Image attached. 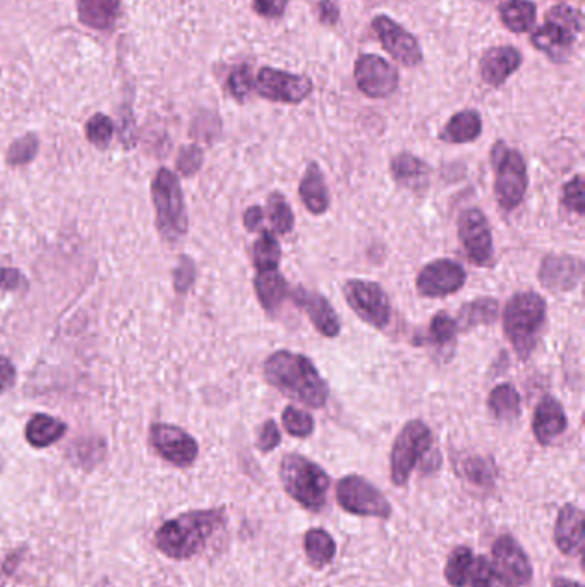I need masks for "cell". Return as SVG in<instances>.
<instances>
[{"label":"cell","instance_id":"cell-26","mask_svg":"<svg viewBox=\"0 0 585 587\" xmlns=\"http://www.w3.org/2000/svg\"><path fill=\"white\" fill-rule=\"evenodd\" d=\"M254 289L268 315H275L290 294L289 285L278 270L258 273V277L254 279Z\"/></svg>","mask_w":585,"mask_h":587},{"label":"cell","instance_id":"cell-44","mask_svg":"<svg viewBox=\"0 0 585 587\" xmlns=\"http://www.w3.org/2000/svg\"><path fill=\"white\" fill-rule=\"evenodd\" d=\"M203 165V150L200 146H184L177 160V169L181 170L182 176H193Z\"/></svg>","mask_w":585,"mask_h":587},{"label":"cell","instance_id":"cell-48","mask_svg":"<svg viewBox=\"0 0 585 587\" xmlns=\"http://www.w3.org/2000/svg\"><path fill=\"white\" fill-rule=\"evenodd\" d=\"M318 18H320L323 25H337V21L340 19L337 4L333 0H321L320 4H318Z\"/></svg>","mask_w":585,"mask_h":587},{"label":"cell","instance_id":"cell-52","mask_svg":"<svg viewBox=\"0 0 585 587\" xmlns=\"http://www.w3.org/2000/svg\"><path fill=\"white\" fill-rule=\"evenodd\" d=\"M551 587H582V584L572 581V579H567V577H556L551 582Z\"/></svg>","mask_w":585,"mask_h":587},{"label":"cell","instance_id":"cell-36","mask_svg":"<svg viewBox=\"0 0 585 587\" xmlns=\"http://www.w3.org/2000/svg\"><path fill=\"white\" fill-rule=\"evenodd\" d=\"M266 213H268V220L272 229L278 234H289L290 230L294 229V213L290 208L289 203L285 200V196L280 193H272L268 196V203H266Z\"/></svg>","mask_w":585,"mask_h":587},{"label":"cell","instance_id":"cell-35","mask_svg":"<svg viewBox=\"0 0 585 587\" xmlns=\"http://www.w3.org/2000/svg\"><path fill=\"white\" fill-rule=\"evenodd\" d=\"M474 553L467 546H457L448 557L445 565V579L452 587H465L469 584Z\"/></svg>","mask_w":585,"mask_h":587},{"label":"cell","instance_id":"cell-49","mask_svg":"<svg viewBox=\"0 0 585 587\" xmlns=\"http://www.w3.org/2000/svg\"><path fill=\"white\" fill-rule=\"evenodd\" d=\"M23 282H25V279L21 277V273L18 270H14V268H0V289H4V291H16Z\"/></svg>","mask_w":585,"mask_h":587},{"label":"cell","instance_id":"cell-33","mask_svg":"<svg viewBox=\"0 0 585 587\" xmlns=\"http://www.w3.org/2000/svg\"><path fill=\"white\" fill-rule=\"evenodd\" d=\"M459 471L469 483L479 488H491L495 485L496 469L493 462L479 455L460 459Z\"/></svg>","mask_w":585,"mask_h":587},{"label":"cell","instance_id":"cell-6","mask_svg":"<svg viewBox=\"0 0 585 587\" xmlns=\"http://www.w3.org/2000/svg\"><path fill=\"white\" fill-rule=\"evenodd\" d=\"M153 205L157 210V229L165 241H177L187 232V212L181 184L174 172L158 170L151 184Z\"/></svg>","mask_w":585,"mask_h":587},{"label":"cell","instance_id":"cell-27","mask_svg":"<svg viewBox=\"0 0 585 587\" xmlns=\"http://www.w3.org/2000/svg\"><path fill=\"white\" fill-rule=\"evenodd\" d=\"M121 0H78L79 21L93 30L114 26Z\"/></svg>","mask_w":585,"mask_h":587},{"label":"cell","instance_id":"cell-45","mask_svg":"<svg viewBox=\"0 0 585 587\" xmlns=\"http://www.w3.org/2000/svg\"><path fill=\"white\" fill-rule=\"evenodd\" d=\"M175 291L184 292L189 291L191 289V285L194 284V279H196V267H194V261L191 258H187V256H182L181 261H179V267L175 270Z\"/></svg>","mask_w":585,"mask_h":587},{"label":"cell","instance_id":"cell-4","mask_svg":"<svg viewBox=\"0 0 585 587\" xmlns=\"http://www.w3.org/2000/svg\"><path fill=\"white\" fill-rule=\"evenodd\" d=\"M278 474L289 497L304 509L320 512L325 507L330 490V476L316 462L304 455H285L280 462Z\"/></svg>","mask_w":585,"mask_h":587},{"label":"cell","instance_id":"cell-16","mask_svg":"<svg viewBox=\"0 0 585 587\" xmlns=\"http://www.w3.org/2000/svg\"><path fill=\"white\" fill-rule=\"evenodd\" d=\"M373 30L376 37L380 38L383 49L402 66L416 67L423 62V50L417 38L404 30L397 21L388 16H376L373 19Z\"/></svg>","mask_w":585,"mask_h":587},{"label":"cell","instance_id":"cell-11","mask_svg":"<svg viewBox=\"0 0 585 587\" xmlns=\"http://www.w3.org/2000/svg\"><path fill=\"white\" fill-rule=\"evenodd\" d=\"M254 90L258 91L261 98L270 100V102L297 105L311 95L313 81L308 76H301V74L278 71L273 67H263L254 81Z\"/></svg>","mask_w":585,"mask_h":587},{"label":"cell","instance_id":"cell-1","mask_svg":"<svg viewBox=\"0 0 585 587\" xmlns=\"http://www.w3.org/2000/svg\"><path fill=\"white\" fill-rule=\"evenodd\" d=\"M227 522L225 509L189 510L165 522L155 534V546L172 560L198 555Z\"/></svg>","mask_w":585,"mask_h":587},{"label":"cell","instance_id":"cell-47","mask_svg":"<svg viewBox=\"0 0 585 587\" xmlns=\"http://www.w3.org/2000/svg\"><path fill=\"white\" fill-rule=\"evenodd\" d=\"M287 0H253L254 13L266 19H277L284 16Z\"/></svg>","mask_w":585,"mask_h":587},{"label":"cell","instance_id":"cell-21","mask_svg":"<svg viewBox=\"0 0 585 587\" xmlns=\"http://www.w3.org/2000/svg\"><path fill=\"white\" fill-rule=\"evenodd\" d=\"M522 54L515 47H493L483 55L479 62V73L484 83L489 86L505 85L513 73L519 71Z\"/></svg>","mask_w":585,"mask_h":587},{"label":"cell","instance_id":"cell-30","mask_svg":"<svg viewBox=\"0 0 585 587\" xmlns=\"http://www.w3.org/2000/svg\"><path fill=\"white\" fill-rule=\"evenodd\" d=\"M500 19L512 33H527L536 25V4L531 0H505L500 6Z\"/></svg>","mask_w":585,"mask_h":587},{"label":"cell","instance_id":"cell-28","mask_svg":"<svg viewBox=\"0 0 585 587\" xmlns=\"http://www.w3.org/2000/svg\"><path fill=\"white\" fill-rule=\"evenodd\" d=\"M498 308L500 304L493 297L474 299L460 309L459 316L455 318L457 328L462 332H469L471 328L479 325H491L498 318Z\"/></svg>","mask_w":585,"mask_h":587},{"label":"cell","instance_id":"cell-9","mask_svg":"<svg viewBox=\"0 0 585 587\" xmlns=\"http://www.w3.org/2000/svg\"><path fill=\"white\" fill-rule=\"evenodd\" d=\"M337 502L345 512L361 517L390 519L392 505L368 479L350 474L340 479L337 485Z\"/></svg>","mask_w":585,"mask_h":587},{"label":"cell","instance_id":"cell-18","mask_svg":"<svg viewBox=\"0 0 585 587\" xmlns=\"http://www.w3.org/2000/svg\"><path fill=\"white\" fill-rule=\"evenodd\" d=\"M584 277V263L570 255L544 256L539 267V282L548 291L570 292Z\"/></svg>","mask_w":585,"mask_h":587},{"label":"cell","instance_id":"cell-46","mask_svg":"<svg viewBox=\"0 0 585 587\" xmlns=\"http://www.w3.org/2000/svg\"><path fill=\"white\" fill-rule=\"evenodd\" d=\"M282 435L278 431V426L273 419H268L263 426H261L260 436H258V448L261 452H272L280 445Z\"/></svg>","mask_w":585,"mask_h":587},{"label":"cell","instance_id":"cell-37","mask_svg":"<svg viewBox=\"0 0 585 587\" xmlns=\"http://www.w3.org/2000/svg\"><path fill=\"white\" fill-rule=\"evenodd\" d=\"M459 332L455 318L447 315V313H438V315L431 320L428 333L424 339L419 340V344L435 345V347H447L452 345L455 340V335Z\"/></svg>","mask_w":585,"mask_h":587},{"label":"cell","instance_id":"cell-10","mask_svg":"<svg viewBox=\"0 0 585 587\" xmlns=\"http://www.w3.org/2000/svg\"><path fill=\"white\" fill-rule=\"evenodd\" d=\"M345 301L362 321L383 330L392 318V306L381 285L369 280H349L344 285Z\"/></svg>","mask_w":585,"mask_h":587},{"label":"cell","instance_id":"cell-50","mask_svg":"<svg viewBox=\"0 0 585 587\" xmlns=\"http://www.w3.org/2000/svg\"><path fill=\"white\" fill-rule=\"evenodd\" d=\"M16 382V368L7 358H0V394L13 387Z\"/></svg>","mask_w":585,"mask_h":587},{"label":"cell","instance_id":"cell-29","mask_svg":"<svg viewBox=\"0 0 585 587\" xmlns=\"http://www.w3.org/2000/svg\"><path fill=\"white\" fill-rule=\"evenodd\" d=\"M67 424L47 414H37L26 424V440L35 448L50 447L66 435Z\"/></svg>","mask_w":585,"mask_h":587},{"label":"cell","instance_id":"cell-20","mask_svg":"<svg viewBox=\"0 0 585 587\" xmlns=\"http://www.w3.org/2000/svg\"><path fill=\"white\" fill-rule=\"evenodd\" d=\"M555 545L563 555L575 557L582 553L584 548V512L567 503L556 517L555 531H553Z\"/></svg>","mask_w":585,"mask_h":587},{"label":"cell","instance_id":"cell-23","mask_svg":"<svg viewBox=\"0 0 585 587\" xmlns=\"http://www.w3.org/2000/svg\"><path fill=\"white\" fill-rule=\"evenodd\" d=\"M392 177L400 186L421 191L429 182V167L421 158L414 157L412 153H399L390 162Z\"/></svg>","mask_w":585,"mask_h":587},{"label":"cell","instance_id":"cell-12","mask_svg":"<svg viewBox=\"0 0 585 587\" xmlns=\"http://www.w3.org/2000/svg\"><path fill=\"white\" fill-rule=\"evenodd\" d=\"M493 572L505 587H524L532 581V565L522 546L510 536L501 534L493 543Z\"/></svg>","mask_w":585,"mask_h":587},{"label":"cell","instance_id":"cell-22","mask_svg":"<svg viewBox=\"0 0 585 587\" xmlns=\"http://www.w3.org/2000/svg\"><path fill=\"white\" fill-rule=\"evenodd\" d=\"M565 430H567V414L563 411L560 400H556L551 395H544L537 404L534 421H532V431L537 442L541 445H551L558 436L563 435Z\"/></svg>","mask_w":585,"mask_h":587},{"label":"cell","instance_id":"cell-34","mask_svg":"<svg viewBox=\"0 0 585 587\" xmlns=\"http://www.w3.org/2000/svg\"><path fill=\"white\" fill-rule=\"evenodd\" d=\"M282 260V249L270 230H261V236L253 246V263L258 272L277 270Z\"/></svg>","mask_w":585,"mask_h":587},{"label":"cell","instance_id":"cell-51","mask_svg":"<svg viewBox=\"0 0 585 587\" xmlns=\"http://www.w3.org/2000/svg\"><path fill=\"white\" fill-rule=\"evenodd\" d=\"M263 220H265V213H263L261 206H251V208H248V212L244 213V225H246L249 232L261 230Z\"/></svg>","mask_w":585,"mask_h":587},{"label":"cell","instance_id":"cell-43","mask_svg":"<svg viewBox=\"0 0 585 587\" xmlns=\"http://www.w3.org/2000/svg\"><path fill=\"white\" fill-rule=\"evenodd\" d=\"M469 582H471V587H495V572H493L488 558L483 555L474 558Z\"/></svg>","mask_w":585,"mask_h":587},{"label":"cell","instance_id":"cell-31","mask_svg":"<svg viewBox=\"0 0 585 587\" xmlns=\"http://www.w3.org/2000/svg\"><path fill=\"white\" fill-rule=\"evenodd\" d=\"M304 551L314 569H323L335 557L337 545L325 529L316 527V529H309L304 536Z\"/></svg>","mask_w":585,"mask_h":587},{"label":"cell","instance_id":"cell-42","mask_svg":"<svg viewBox=\"0 0 585 587\" xmlns=\"http://www.w3.org/2000/svg\"><path fill=\"white\" fill-rule=\"evenodd\" d=\"M563 205L577 215H584V177L575 176L563 189Z\"/></svg>","mask_w":585,"mask_h":587},{"label":"cell","instance_id":"cell-7","mask_svg":"<svg viewBox=\"0 0 585 587\" xmlns=\"http://www.w3.org/2000/svg\"><path fill=\"white\" fill-rule=\"evenodd\" d=\"M491 158L496 170V200L505 212H512L513 208H517L524 200L527 184H529L524 157L519 150L510 148L503 141H498L493 148Z\"/></svg>","mask_w":585,"mask_h":587},{"label":"cell","instance_id":"cell-13","mask_svg":"<svg viewBox=\"0 0 585 587\" xmlns=\"http://www.w3.org/2000/svg\"><path fill=\"white\" fill-rule=\"evenodd\" d=\"M459 237L471 263L477 267H488L493 261V234L488 218L479 208H467L460 213Z\"/></svg>","mask_w":585,"mask_h":587},{"label":"cell","instance_id":"cell-24","mask_svg":"<svg viewBox=\"0 0 585 587\" xmlns=\"http://www.w3.org/2000/svg\"><path fill=\"white\" fill-rule=\"evenodd\" d=\"M483 133V119L476 110H462L441 129L440 140L452 145L476 141Z\"/></svg>","mask_w":585,"mask_h":587},{"label":"cell","instance_id":"cell-17","mask_svg":"<svg viewBox=\"0 0 585 587\" xmlns=\"http://www.w3.org/2000/svg\"><path fill=\"white\" fill-rule=\"evenodd\" d=\"M467 273L457 261L435 260L419 272L416 289L424 297H445L464 287Z\"/></svg>","mask_w":585,"mask_h":587},{"label":"cell","instance_id":"cell-38","mask_svg":"<svg viewBox=\"0 0 585 587\" xmlns=\"http://www.w3.org/2000/svg\"><path fill=\"white\" fill-rule=\"evenodd\" d=\"M282 423H284L285 431L297 438H306L314 431V419L308 412L301 411L297 407H285V411L282 412Z\"/></svg>","mask_w":585,"mask_h":587},{"label":"cell","instance_id":"cell-19","mask_svg":"<svg viewBox=\"0 0 585 587\" xmlns=\"http://www.w3.org/2000/svg\"><path fill=\"white\" fill-rule=\"evenodd\" d=\"M289 297L296 303L297 308H301L309 316L314 328L321 335L330 339L337 337L340 333V320L326 297L318 292L306 291L302 287L290 291Z\"/></svg>","mask_w":585,"mask_h":587},{"label":"cell","instance_id":"cell-40","mask_svg":"<svg viewBox=\"0 0 585 587\" xmlns=\"http://www.w3.org/2000/svg\"><path fill=\"white\" fill-rule=\"evenodd\" d=\"M38 138L35 134H26L21 140L14 141L9 152L7 162L9 165H25L31 162L38 152Z\"/></svg>","mask_w":585,"mask_h":587},{"label":"cell","instance_id":"cell-14","mask_svg":"<svg viewBox=\"0 0 585 587\" xmlns=\"http://www.w3.org/2000/svg\"><path fill=\"white\" fill-rule=\"evenodd\" d=\"M354 78L359 91L369 98H388L399 88V71L380 55H361Z\"/></svg>","mask_w":585,"mask_h":587},{"label":"cell","instance_id":"cell-2","mask_svg":"<svg viewBox=\"0 0 585 587\" xmlns=\"http://www.w3.org/2000/svg\"><path fill=\"white\" fill-rule=\"evenodd\" d=\"M266 382L280 394L301 402L304 406L321 409L328 400V387L313 361L290 351L273 352L265 363Z\"/></svg>","mask_w":585,"mask_h":587},{"label":"cell","instance_id":"cell-41","mask_svg":"<svg viewBox=\"0 0 585 587\" xmlns=\"http://www.w3.org/2000/svg\"><path fill=\"white\" fill-rule=\"evenodd\" d=\"M254 88L253 74L248 66H237L230 73L227 90L237 102H244Z\"/></svg>","mask_w":585,"mask_h":587},{"label":"cell","instance_id":"cell-15","mask_svg":"<svg viewBox=\"0 0 585 587\" xmlns=\"http://www.w3.org/2000/svg\"><path fill=\"white\" fill-rule=\"evenodd\" d=\"M150 442L157 454L175 467L193 466L200 454V447L193 436L172 424H153Z\"/></svg>","mask_w":585,"mask_h":587},{"label":"cell","instance_id":"cell-3","mask_svg":"<svg viewBox=\"0 0 585 587\" xmlns=\"http://www.w3.org/2000/svg\"><path fill=\"white\" fill-rule=\"evenodd\" d=\"M546 321V301L536 292H520L503 313V328L520 359L531 356Z\"/></svg>","mask_w":585,"mask_h":587},{"label":"cell","instance_id":"cell-32","mask_svg":"<svg viewBox=\"0 0 585 587\" xmlns=\"http://www.w3.org/2000/svg\"><path fill=\"white\" fill-rule=\"evenodd\" d=\"M488 406L498 419L519 418L520 395L513 385L503 383L491 390Z\"/></svg>","mask_w":585,"mask_h":587},{"label":"cell","instance_id":"cell-25","mask_svg":"<svg viewBox=\"0 0 585 587\" xmlns=\"http://www.w3.org/2000/svg\"><path fill=\"white\" fill-rule=\"evenodd\" d=\"M302 203L308 208L309 213L321 215L328 210L330 198H328V189H326L325 177L321 172L320 165L311 164L306 169V174L302 177L301 186H299Z\"/></svg>","mask_w":585,"mask_h":587},{"label":"cell","instance_id":"cell-5","mask_svg":"<svg viewBox=\"0 0 585 587\" xmlns=\"http://www.w3.org/2000/svg\"><path fill=\"white\" fill-rule=\"evenodd\" d=\"M580 31V14L573 7L560 4L549 9L544 25L532 33L531 43L551 61L565 62L572 55Z\"/></svg>","mask_w":585,"mask_h":587},{"label":"cell","instance_id":"cell-39","mask_svg":"<svg viewBox=\"0 0 585 587\" xmlns=\"http://www.w3.org/2000/svg\"><path fill=\"white\" fill-rule=\"evenodd\" d=\"M86 136L98 148H107L114 136V124L107 115H93L86 124Z\"/></svg>","mask_w":585,"mask_h":587},{"label":"cell","instance_id":"cell-8","mask_svg":"<svg viewBox=\"0 0 585 587\" xmlns=\"http://www.w3.org/2000/svg\"><path fill=\"white\" fill-rule=\"evenodd\" d=\"M433 445V433L421 419H412L400 431L390 455V478L395 486L409 483L419 460L428 455Z\"/></svg>","mask_w":585,"mask_h":587}]
</instances>
